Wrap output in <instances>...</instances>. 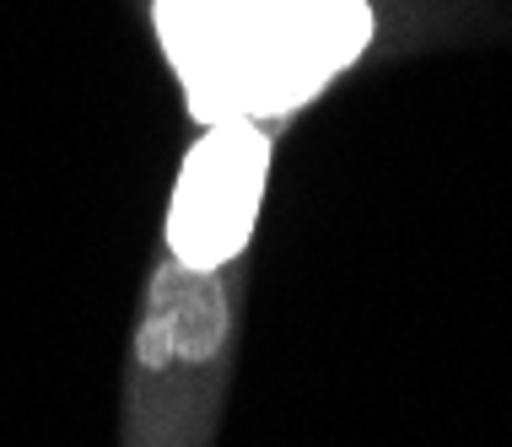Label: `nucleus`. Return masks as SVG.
<instances>
[{
	"mask_svg": "<svg viewBox=\"0 0 512 447\" xmlns=\"http://www.w3.org/2000/svg\"><path fill=\"white\" fill-rule=\"evenodd\" d=\"M232 302L221 270L157 264L124 388V447H205L227 383Z\"/></svg>",
	"mask_w": 512,
	"mask_h": 447,
	"instance_id": "1",
	"label": "nucleus"
},
{
	"mask_svg": "<svg viewBox=\"0 0 512 447\" xmlns=\"http://www.w3.org/2000/svg\"><path fill=\"white\" fill-rule=\"evenodd\" d=\"M372 44L367 0H243L232 114L286 119L345 76Z\"/></svg>",
	"mask_w": 512,
	"mask_h": 447,
	"instance_id": "2",
	"label": "nucleus"
},
{
	"mask_svg": "<svg viewBox=\"0 0 512 447\" xmlns=\"http://www.w3.org/2000/svg\"><path fill=\"white\" fill-rule=\"evenodd\" d=\"M270 184V135L254 119H221L189 146L168 200V259L227 270L248 248Z\"/></svg>",
	"mask_w": 512,
	"mask_h": 447,
	"instance_id": "3",
	"label": "nucleus"
},
{
	"mask_svg": "<svg viewBox=\"0 0 512 447\" xmlns=\"http://www.w3.org/2000/svg\"><path fill=\"white\" fill-rule=\"evenodd\" d=\"M243 0H151L162 54H168L184 103L205 130L232 114V65H238Z\"/></svg>",
	"mask_w": 512,
	"mask_h": 447,
	"instance_id": "4",
	"label": "nucleus"
}]
</instances>
